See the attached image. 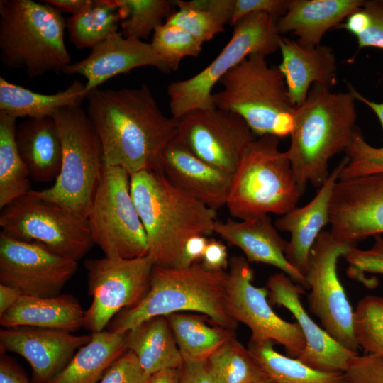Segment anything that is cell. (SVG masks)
Returning a JSON list of instances; mask_svg holds the SVG:
<instances>
[{
    "label": "cell",
    "mask_w": 383,
    "mask_h": 383,
    "mask_svg": "<svg viewBox=\"0 0 383 383\" xmlns=\"http://www.w3.org/2000/svg\"><path fill=\"white\" fill-rule=\"evenodd\" d=\"M374 242L368 250H360L351 246L343 257L348 263V276L364 284L367 287H374L377 281L367 278L365 273L383 275V238L374 236Z\"/></svg>",
    "instance_id": "60d3db41"
},
{
    "label": "cell",
    "mask_w": 383,
    "mask_h": 383,
    "mask_svg": "<svg viewBox=\"0 0 383 383\" xmlns=\"http://www.w3.org/2000/svg\"><path fill=\"white\" fill-rule=\"evenodd\" d=\"M363 0H290L286 13L277 19L279 34L292 33L304 45L316 46L329 29L337 27L363 7Z\"/></svg>",
    "instance_id": "484cf974"
},
{
    "label": "cell",
    "mask_w": 383,
    "mask_h": 383,
    "mask_svg": "<svg viewBox=\"0 0 383 383\" xmlns=\"http://www.w3.org/2000/svg\"><path fill=\"white\" fill-rule=\"evenodd\" d=\"M87 220L94 244L105 257L131 259L148 255L145 231L131 192V175L105 165Z\"/></svg>",
    "instance_id": "30bf717a"
},
{
    "label": "cell",
    "mask_w": 383,
    "mask_h": 383,
    "mask_svg": "<svg viewBox=\"0 0 383 383\" xmlns=\"http://www.w3.org/2000/svg\"><path fill=\"white\" fill-rule=\"evenodd\" d=\"M216 233L230 245L240 248L248 262L272 265L287 274L294 283L309 289L305 277L287 260L288 241L283 239L268 215L250 220L216 221Z\"/></svg>",
    "instance_id": "603a6c76"
},
{
    "label": "cell",
    "mask_w": 383,
    "mask_h": 383,
    "mask_svg": "<svg viewBox=\"0 0 383 383\" xmlns=\"http://www.w3.org/2000/svg\"><path fill=\"white\" fill-rule=\"evenodd\" d=\"M229 266L225 296L228 314L250 329L251 340L278 343L284 347L287 356L297 358L306 346L298 323L286 321L274 313L267 299V287L252 284L253 270L245 257H232Z\"/></svg>",
    "instance_id": "5bb4252c"
},
{
    "label": "cell",
    "mask_w": 383,
    "mask_h": 383,
    "mask_svg": "<svg viewBox=\"0 0 383 383\" xmlns=\"http://www.w3.org/2000/svg\"><path fill=\"white\" fill-rule=\"evenodd\" d=\"M16 118L0 111V208L31 189L28 170L16 141Z\"/></svg>",
    "instance_id": "836d02e7"
},
{
    "label": "cell",
    "mask_w": 383,
    "mask_h": 383,
    "mask_svg": "<svg viewBox=\"0 0 383 383\" xmlns=\"http://www.w3.org/2000/svg\"><path fill=\"white\" fill-rule=\"evenodd\" d=\"M184 362L206 361L235 338V330L206 323V316L173 313L165 316Z\"/></svg>",
    "instance_id": "4dcf8cb0"
},
{
    "label": "cell",
    "mask_w": 383,
    "mask_h": 383,
    "mask_svg": "<svg viewBox=\"0 0 383 383\" xmlns=\"http://www.w3.org/2000/svg\"><path fill=\"white\" fill-rule=\"evenodd\" d=\"M347 383H383V357L354 355L344 372Z\"/></svg>",
    "instance_id": "7bdbcfd3"
},
{
    "label": "cell",
    "mask_w": 383,
    "mask_h": 383,
    "mask_svg": "<svg viewBox=\"0 0 383 383\" xmlns=\"http://www.w3.org/2000/svg\"><path fill=\"white\" fill-rule=\"evenodd\" d=\"M251 383H277V382L274 381L272 378H270L269 376H267L265 377L257 379Z\"/></svg>",
    "instance_id": "11a10c76"
},
{
    "label": "cell",
    "mask_w": 383,
    "mask_h": 383,
    "mask_svg": "<svg viewBox=\"0 0 383 383\" xmlns=\"http://www.w3.org/2000/svg\"><path fill=\"white\" fill-rule=\"evenodd\" d=\"M1 232L79 261L94 244L87 218L30 192L1 209Z\"/></svg>",
    "instance_id": "8fae6325"
},
{
    "label": "cell",
    "mask_w": 383,
    "mask_h": 383,
    "mask_svg": "<svg viewBox=\"0 0 383 383\" xmlns=\"http://www.w3.org/2000/svg\"><path fill=\"white\" fill-rule=\"evenodd\" d=\"M131 192L154 266L179 267L187 240L213 233L216 210L172 185L160 170L131 175Z\"/></svg>",
    "instance_id": "7a4b0ae2"
},
{
    "label": "cell",
    "mask_w": 383,
    "mask_h": 383,
    "mask_svg": "<svg viewBox=\"0 0 383 383\" xmlns=\"http://www.w3.org/2000/svg\"><path fill=\"white\" fill-rule=\"evenodd\" d=\"M330 233L337 241L356 246L383 233V173L336 182L329 209Z\"/></svg>",
    "instance_id": "e0dca14e"
},
{
    "label": "cell",
    "mask_w": 383,
    "mask_h": 383,
    "mask_svg": "<svg viewBox=\"0 0 383 383\" xmlns=\"http://www.w3.org/2000/svg\"><path fill=\"white\" fill-rule=\"evenodd\" d=\"M302 193L278 138L257 137L244 151L233 174L226 206L230 214L250 220L283 216L296 207Z\"/></svg>",
    "instance_id": "52a82bcc"
},
{
    "label": "cell",
    "mask_w": 383,
    "mask_h": 383,
    "mask_svg": "<svg viewBox=\"0 0 383 383\" xmlns=\"http://www.w3.org/2000/svg\"><path fill=\"white\" fill-rule=\"evenodd\" d=\"M354 333L359 347L383 357V297L367 295L354 311Z\"/></svg>",
    "instance_id": "f35d334b"
},
{
    "label": "cell",
    "mask_w": 383,
    "mask_h": 383,
    "mask_svg": "<svg viewBox=\"0 0 383 383\" xmlns=\"http://www.w3.org/2000/svg\"><path fill=\"white\" fill-rule=\"evenodd\" d=\"M201 264L209 271H225L229 265L225 245L216 239H209Z\"/></svg>",
    "instance_id": "bcb514c9"
},
{
    "label": "cell",
    "mask_w": 383,
    "mask_h": 383,
    "mask_svg": "<svg viewBox=\"0 0 383 383\" xmlns=\"http://www.w3.org/2000/svg\"><path fill=\"white\" fill-rule=\"evenodd\" d=\"M382 2L383 3V0H382Z\"/></svg>",
    "instance_id": "9f6ffc18"
},
{
    "label": "cell",
    "mask_w": 383,
    "mask_h": 383,
    "mask_svg": "<svg viewBox=\"0 0 383 383\" xmlns=\"http://www.w3.org/2000/svg\"><path fill=\"white\" fill-rule=\"evenodd\" d=\"M160 170L172 185L208 207L226 205L233 174L202 160L175 138L161 154Z\"/></svg>",
    "instance_id": "44dd1931"
},
{
    "label": "cell",
    "mask_w": 383,
    "mask_h": 383,
    "mask_svg": "<svg viewBox=\"0 0 383 383\" xmlns=\"http://www.w3.org/2000/svg\"><path fill=\"white\" fill-rule=\"evenodd\" d=\"M127 350L133 352L149 375L180 369L183 357L165 316L149 318L126 333Z\"/></svg>",
    "instance_id": "83f0119b"
},
{
    "label": "cell",
    "mask_w": 383,
    "mask_h": 383,
    "mask_svg": "<svg viewBox=\"0 0 383 383\" xmlns=\"http://www.w3.org/2000/svg\"><path fill=\"white\" fill-rule=\"evenodd\" d=\"M65 29L62 13L44 2L1 0V62L7 68L23 70L30 78L63 72L72 63Z\"/></svg>",
    "instance_id": "5b68a950"
},
{
    "label": "cell",
    "mask_w": 383,
    "mask_h": 383,
    "mask_svg": "<svg viewBox=\"0 0 383 383\" xmlns=\"http://www.w3.org/2000/svg\"><path fill=\"white\" fill-rule=\"evenodd\" d=\"M290 0H235L232 24L252 13H265L276 19L283 16Z\"/></svg>",
    "instance_id": "f6af8a7d"
},
{
    "label": "cell",
    "mask_w": 383,
    "mask_h": 383,
    "mask_svg": "<svg viewBox=\"0 0 383 383\" xmlns=\"http://www.w3.org/2000/svg\"><path fill=\"white\" fill-rule=\"evenodd\" d=\"M91 0H44L43 2L56 9L60 12L70 13L75 15L86 7Z\"/></svg>",
    "instance_id": "816d5d0a"
},
{
    "label": "cell",
    "mask_w": 383,
    "mask_h": 383,
    "mask_svg": "<svg viewBox=\"0 0 383 383\" xmlns=\"http://www.w3.org/2000/svg\"><path fill=\"white\" fill-rule=\"evenodd\" d=\"M277 21L265 13H252L235 23L231 38L210 64L195 75L168 85L172 117L179 120L195 109L216 108L212 90L228 71L252 54L267 56L279 49Z\"/></svg>",
    "instance_id": "9c48e42d"
},
{
    "label": "cell",
    "mask_w": 383,
    "mask_h": 383,
    "mask_svg": "<svg viewBox=\"0 0 383 383\" xmlns=\"http://www.w3.org/2000/svg\"><path fill=\"white\" fill-rule=\"evenodd\" d=\"M180 369H166L150 376L148 383H179Z\"/></svg>",
    "instance_id": "db71d44e"
},
{
    "label": "cell",
    "mask_w": 383,
    "mask_h": 383,
    "mask_svg": "<svg viewBox=\"0 0 383 383\" xmlns=\"http://www.w3.org/2000/svg\"><path fill=\"white\" fill-rule=\"evenodd\" d=\"M0 383H32L14 360L1 353Z\"/></svg>",
    "instance_id": "681fc988"
},
{
    "label": "cell",
    "mask_w": 383,
    "mask_h": 383,
    "mask_svg": "<svg viewBox=\"0 0 383 383\" xmlns=\"http://www.w3.org/2000/svg\"><path fill=\"white\" fill-rule=\"evenodd\" d=\"M227 277L226 271H209L200 262L187 267L153 266L144 298L119 312L108 331L124 334L152 317L182 311L203 313L215 325L235 330L237 322L225 307Z\"/></svg>",
    "instance_id": "277c9868"
},
{
    "label": "cell",
    "mask_w": 383,
    "mask_h": 383,
    "mask_svg": "<svg viewBox=\"0 0 383 383\" xmlns=\"http://www.w3.org/2000/svg\"><path fill=\"white\" fill-rule=\"evenodd\" d=\"M207 364L214 383H251L268 376L248 348L235 338L216 351Z\"/></svg>",
    "instance_id": "d590c367"
},
{
    "label": "cell",
    "mask_w": 383,
    "mask_h": 383,
    "mask_svg": "<svg viewBox=\"0 0 383 383\" xmlns=\"http://www.w3.org/2000/svg\"><path fill=\"white\" fill-rule=\"evenodd\" d=\"M150 43L171 71L178 69L184 57H197L203 45L181 27L166 21L155 29Z\"/></svg>",
    "instance_id": "ab89813d"
},
{
    "label": "cell",
    "mask_w": 383,
    "mask_h": 383,
    "mask_svg": "<svg viewBox=\"0 0 383 383\" xmlns=\"http://www.w3.org/2000/svg\"><path fill=\"white\" fill-rule=\"evenodd\" d=\"M209 239L205 235H194L187 240L179 267H187L202 259Z\"/></svg>",
    "instance_id": "c3c4849f"
},
{
    "label": "cell",
    "mask_w": 383,
    "mask_h": 383,
    "mask_svg": "<svg viewBox=\"0 0 383 383\" xmlns=\"http://www.w3.org/2000/svg\"><path fill=\"white\" fill-rule=\"evenodd\" d=\"M364 10L370 16V25L355 37L358 48L372 47L383 50V3L382 1H365Z\"/></svg>",
    "instance_id": "ee69618b"
},
{
    "label": "cell",
    "mask_w": 383,
    "mask_h": 383,
    "mask_svg": "<svg viewBox=\"0 0 383 383\" xmlns=\"http://www.w3.org/2000/svg\"><path fill=\"white\" fill-rule=\"evenodd\" d=\"M179 383H214L210 374L207 360L184 362L180 368Z\"/></svg>",
    "instance_id": "7dc6e473"
},
{
    "label": "cell",
    "mask_w": 383,
    "mask_h": 383,
    "mask_svg": "<svg viewBox=\"0 0 383 383\" xmlns=\"http://www.w3.org/2000/svg\"><path fill=\"white\" fill-rule=\"evenodd\" d=\"M355 98L313 84L305 101L296 107L291 143L285 152L301 192L308 184L321 187L330 172L328 163L346 152L356 128Z\"/></svg>",
    "instance_id": "3957f363"
},
{
    "label": "cell",
    "mask_w": 383,
    "mask_h": 383,
    "mask_svg": "<svg viewBox=\"0 0 383 383\" xmlns=\"http://www.w3.org/2000/svg\"><path fill=\"white\" fill-rule=\"evenodd\" d=\"M267 288L269 302L288 309L303 332L306 346L296 359L321 371L344 372L350 358L357 353L339 344L310 317L300 300L305 289L283 272L270 276Z\"/></svg>",
    "instance_id": "ac0fdd59"
},
{
    "label": "cell",
    "mask_w": 383,
    "mask_h": 383,
    "mask_svg": "<svg viewBox=\"0 0 383 383\" xmlns=\"http://www.w3.org/2000/svg\"><path fill=\"white\" fill-rule=\"evenodd\" d=\"M150 376L135 354L127 350L106 370L99 383H148Z\"/></svg>",
    "instance_id": "b9f144b4"
},
{
    "label": "cell",
    "mask_w": 383,
    "mask_h": 383,
    "mask_svg": "<svg viewBox=\"0 0 383 383\" xmlns=\"http://www.w3.org/2000/svg\"><path fill=\"white\" fill-rule=\"evenodd\" d=\"M348 161L347 156L342 159L307 204L294 208L274 221L277 230L290 233L285 257L287 262L304 277L308 269L311 248L323 228L329 223L333 189Z\"/></svg>",
    "instance_id": "7402d4cb"
},
{
    "label": "cell",
    "mask_w": 383,
    "mask_h": 383,
    "mask_svg": "<svg viewBox=\"0 0 383 383\" xmlns=\"http://www.w3.org/2000/svg\"><path fill=\"white\" fill-rule=\"evenodd\" d=\"M21 296L16 289L0 284V316L15 306Z\"/></svg>",
    "instance_id": "f5cc1de1"
},
{
    "label": "cell",
    "mask_w": 383,
    "mask_h": 383,
    "mask_svg": "<svg viewBox=\"0 0 383 383\" xmlns=\"http://www.w3.org/2000/svg\"><path fill=\"white\" fill-rule=\"evenodd\" d=\"M265 58L252 54L228 71L218 82L221 90L213 93V102L216 108L240 116L257 137H287L293 129L296 108L284 76Z\"/></svg>",
    "instance_id": "8992f818"
},
{
    "label": "cell",
    "mask_w": 383,
    "mask_h": 383,
    "mask_svg": "<svg viewBox=\"0 0 383 383\" xmlns=\"http://www.w3.org/2000/svg\"><path fill=\"white\" fill-rule=\"evenodd\" d=\"M119 14L121 33L141 40L148 37L173 13V1L115 0Z\"/></svg>",
    "instance_id": "8d00e7d4"
},
{
    "label": "cell",
    "mask_w": 383,
    "mask_h": 383,
    "mask_svg": "<svg viewBox=\"0 0 383 383\" xmlns=\"http://www.w3.org/2000/svg\"><path fill=\"white\" fill-rule=\"evenodd\" d=\"M121 22L115 0H96L66 20L70 40L78 49L93 48L118 31Z\"/></svg>",
    "instance_id": "e575fe53"
},
{
    "label": "cell",
    "mask_w": 383,
    "mask_h": 383,
    "mask_svg": "<svg viewBox=\"0 0 383 383\" xmlns=\"http://www.w3.org/2000/svg\"><path fill=\"white\" fill-rule=\"evenodd\" d=\"M271 340L250 339L248 349L265 373L277 383H347L344 372L316 370L274 349Z\"/></svg>",
    "instance_id": "d6a6232c"
},
{
    "label": "cell",
    "mask_w": 383,
    "mask_h": 383,
    "mask_svg": "<svg viewBox=\"0 0 383 383\" xmlns=\"http://www.w3.org/2000/svg\"><path fill=\"white\" fill-rule=\"evenodd\" d=\"M282 62L278 69L284 76L287 93L296 108L307 98L313 84L333 87L336 82V60L326 45L311 46L280 36Z\"/></svg>",
    "instance_id": "cb8c5ba5"
},
{
    "label": "cell",
    "mask_w": 383,
    "mask_h": 383,
    "mask_svg": "<svg viewBox=\"0 0 383 383\" xmlns=\"http://www.w3.org/2000/svg\"><path fill=\"white\" fill-rule=\"evenodd\" d=\"M77 267L78 261L41 244L0 233V284L16 289L22 295H59Z\"/></svg>",
    "instance_id": "2e32d148"
},
{
    "label": "cell",
    "mask_w": 383,
    "mask_h": 383,
    "mask_svg": "<svg viewBox=\"0 0 383 383\" xmlns=\"http://www.w3.org/2000/svg\"><path fill=\"white\" fill-rule=\"evenodd\" d=\"M257 138L240 116L213 108L195 109L180 118L175 139L202 160L233 174Z\"/></svg>",
    "instance_id": "9a60e30c"
},
{
    "label": "cell",
    "mask_w": 383,
    "mask_h": 383,
    "mask_svg": "<svg viewBox=\"0 0 383 383\" xmlns=\"http://www.w3.org/2000/svg\"><path fill=\"white\" fill-rule=\"evenodd\" d=\"M127 350L126 333H92L68 364L48 383H99L106 370Z\"/></svg>",
    "instance_id": "f546056e"
},
{
    "label": "cell",
    "mask_w": 383,
    "mask_h": 383,
    "mask_svg": "<svg viewBox=\"0 0 383 383\" xmlns=\"http://www.w3.org/2000/svg\"><path fill=\"white\" fill-rule=\"evenodd\" d=\"M16 141L30 179L55 182L61 169L62 150L54 118H25L16 126Z\"/></svg>",
    "instance_id": "d4e9b609"
},
{
    "label": "cell",
    "mask_w": 383,
    "mask_h": 383,
    "mask_svg": "<svg viewBox=\"0 0 383 383\" xmlns=\"http://www.w3.org/2000/svg\"><path fill=\"white\" fill-rule=\"evenodd\" d=\"M370 16L363 8L351 13L346 18L344 23L337 26L343 28L356 36L365 31L370 25Z\"/></svg>",
    "instance_id": "f907efd6"
},
{
    "label": "cell",
    "mask_w": 383,
    "mask_h": 383,
    "mask_svg": "<svg viewBox=\"0 0 383 383\" xmlns=\"http://www.w3.org/2000/svg\"><path fill=\"white\" fill-rule=\"evenodd\" d=\"M85 311L71 294L52 297L22 295L17 304L0 316L3 328L35 327L74 332L83 327Z\"/></svg>",
    "instance_id": "4316f807"
},
{
    "label": "cell",
    "mask_w": 383,
    "mask_h": 383,
    "mask_svg": "<svg viewBox=\"0 0 383 383\" xmlns=\"http://www.w3.org/2000/svg\"><path fill=\"white\" fill-rule=\"evenodd\" d=\"M351 246L335 240L330 231H322L310 252L304 276L311 289L309 309L335 341L358 353L354 333V311L337 273V263Z\"/></svg>",
    "instance_id": "7c38bea8"
},
{
    "label": "cell",
    "mask_w": 383,
    "mask_h": 383,
    "mask_svg": "<svg viewBox=\"0 0 383 383\" xmlns=\"http://www.w3.org/2000/svg\"><path fill=\"white\" fill-rule=\"evenodd\" d=\"M177 10L166 22L178 26L201 43L211 40L231 23L235 0L173 1Z\"/></svg>",
    "instance_id": "1f68e13d"
},
{
    "label": "cell",
    "mask_w": 383,
    "mask_h": 383,
    "mask_svg": "<svg viewBox=\"0 0 383 383\" xmlns=\"http://www.w3.org/2000/svg\"><path fill=\"white\" fill-rule=\"evenodd\" d=\"M349 91L354 95L355 99L363 102L372 110L383 128V102L377 103L366 99L350 85ZM345 152L348 161L342 169L339 179L383 173V146L376 148L368 144L362 132L357 128Z\"/></svg>",
    "instance_id": "74e56055"
},
{
    "label": "cell",
    "mask_w": 383,
    "mask_h": 383,
    "mask_svg": "<svg viewBox=\"0 0 383 383\" xmlns=\"http://www.w3.org/2000/svg\"><path fill=\"white\" fill-rule=\"evenodd\" d=\"M52 117L62 143L60 172L52 186L30 192L87 217L105 165L99 137L82 106L62 109Z\"/></svg>",
    "instance_id": "ba28073f"
},
{
    "label": "cell",
    "mask_w": 383,
    "mask_h": 383,
    "mask_svg": "<svg viewBox=\"0 0 383 383\" xmlns=\"http://www.w3.org/2000/svg\"><path fill=\"white\" fill-rule=\"evenodd\" d=\"M87 113L101 143L105 165L130 175L160 170V156L176 137L178 120L160 109L146 84L90 91Z\"/></svg>",
    "instance_id": "6da1fadb"
},
{
    "label": "cell",
    "mask_w": 383,
    "mask_h": 383,
    "mask_svg": "<svg viewBox=\"0 0 383 383\" xmlns=\"http://www.w3.org/2000/svg\"><path fill=\"white\" fill-rule=\"evenodd\" d=\"M91 335L18 326L0 331L1 353L11 352L30 365L35 383H48L70 361L74 352L86 345Z\"/></svg>",
    "instance_id": "d6986e66"
},
{
    "label": "cell",
    "mask_w": 383,
    "mask_h": 383,
    "mask_svg": "<svg viewBox=\"0 0 383 383\" xmlns=\"http://www.w3.org/2000/svg\"><path fill=\"white\" fill-rule=\"evenodd\" d=\"M153 264L148 255L131 259H88L87 292L92 296L83 327L92 333L104 330L121 311L138 304L147 294Z\"/></svg>",
    "instance_id": "4fadbf2b"
},
{
    "label": "cell",
    "mask_w": 383,
    "mask_h": 383,
    "mask_svg": "<svg viewBox=\"0 0 383 383\" xmlns=\"http://www.w3.org/2000/svg\"><path fill=\"white\" fill-rule=\"evenodd\" d=\"M144 66L154 67L162 72L171 71L150 43L125 37L117 31L94 47L89 56L67 65L63 73L83 76L89 93L118 74Z\"/></svg>",
    "instance_id": "ffe728a7"
},
{
    "label": "cell",
    "mask_w": 383,
    "mask_h": 383,
    "mask_svg": "<svg viewBox=\"0 0 383 383\" xmlns=\"http://www.w3.org/2000/svg\"><path fill=\"white\" fill-rule=\"evenodd\" d=\"M87 91L85 84L74 80L63 91L41 94L0 77V111L15 118H38L52 116L59 110L81 106Z\"/></svg>",
    "instance_id": "f1b7e54d"
}]
</instances>
